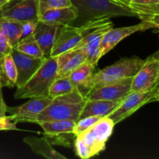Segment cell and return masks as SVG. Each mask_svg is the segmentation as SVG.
<instances>
[{
  "mask_svg": "<svg viewBox=\"0 0 159 159\" xmlns=\"http://www.w3.org/2000/svg\"><path fill=\"white\" fill-rule=\"evenodd\" d=\"M86 100V96L79 90L53 98L51 103L37 116L35 124L54 120L77 122Z\"/></svg>",
  "mask_w": 159,
  "mask_h": 159,
  "instance_id": "cell-1",
  "label": "cell"
},
{
  "mask_svg": "<svg viewBox=\"0 0 159 159\" xmlns=\"http://www.w3.org/2000/svg\"><path fill=\"white\" fill-rule=\"evenodd\" d=\"M71 2L78 9L77 20L81 18L85 20L84 23L94 18L110 19L116 16L138 18L133 9L119 0H71Z\"/></svg>",
  "mask_w": 159,
  "mask_h": 159,
  "instance_id": "cell-2",
  "label": "cell"
},
{
  "mask_svg": "<svg viewBox=\"0 0 159 159\" xmlns=\"http://www.w3.org/2000/svg\"><path fill=\"white\" fill-rule=\"evenodd\" d=\"M56 78L57 60L50 56L23 86L16 88L14 97L21 99L48 96V89Z\"/></svg>",
  "mask_w": 159,
  "mask_h": 159,
  "instance_id": "cell-3",
  "label": "cell"
},
{
  "mask_svg": "<svg viewBox=\"0 0 159 159\" xmlns=\"http://www.w3.org/2000/svg\"><path fill=\"white\" fill-rule=\"evenodd\" d=\"M144 62L145 60L140 58L138 56L120 59L113 65L93 74L91 89L106 84L134 77L144 65Z\"/></svg>",
  "mask_w": 159,
  "mask_h": 159,
  "instance_id": "cell-4",
  "label": "cell"
},
{
  "mask_svg": "<svg viewBox=\"0 0 159 159\" xmlns=\"http://www.w3.org/2000/svg\"><path fill=\"white\" fill-rule=\"evenodd\" d=\"M114 126L113 121L105 116L100 118L94 125L76 137L89 148L94 156L105 150L106 143L112 135Z\"/></svg>",
  "mask_w": 159,
  "mask_h": 159,
  "instance_id": "cell-5",
  "label": "cell"
},
{
  "mask_svg": "<svg viewBox=\"0 0 159 159\" xmlns=\"http://www.w3.org/2000/svg\"><path fill=\"white\" fill-rule=\"evenodd\" d=\"M155 94L153 89L130 93L107 117L111 119L116 125L131 116L141 107L153 102Z\"/></svg>",
  "mask_w": 159,
  "mask_h": 159,
  "instance_id": "cell-6",
  "label": "cell"
},
{
  "mask_svg": "<svg viewBox=\"0 0 159 159\" xmlns=\"http://www.w3.org/2000/svg\"><path fill=\"white\" fill-rule=\"evenodd\" d=\"M76 122L74 120H54L39 123L43 130V137L51 144L71 148L73 138H76L73 133Z\"/></svg>",
  "mask_w": 159,
  "mask_h": 159,
  "instance_id": "cell-7",
  "label": "cell"
},
{
  "mask_svg": "<svg viewBox=\"0 0 159 159\" xmlns=\"http://www.w3.org/2000/svg\"><path fill=\"white\" fill-rule=\"evenodd\" d=\"M159 28V24L154 21H141L136 25L112 28L102 37L100 47V58L115 48L124 39L137 32L145 31L149 29Z\"/></svg>",
  "mask_w": 159,
  "mask_h": 159,
  "instance_id": "cell-8",
  "label": "cell"
},
{
  "mask_svg": "<svg viewBox=\"0 0 159 159\" xmlns=\"http://www.w3.org/2000/svg\"><path fill=\"white\" fill-rule=\"evenodd\" d=\"M52 99L48 96L30 98L29 101L17 107H7L9 113L16 123H36L37 116L49 105Z\"/></svg>",
  "mask_w": 159,
  "mask_h": 159,
  "instance_id": "cell-9",
  "label": "cell"
},
{
  "mask_svg": "<svg viewBox=\"0 0 159 159\" xmlns=\"http://www.w3.org/2000/svg\"><path fill=\"white\" fill-rule=\"evenodd\" d=\"M132 80L133 78H127L92 89L87 94V99L121 100L130 93Z\"/></svg>",
  "mask_w": 159,
  "mask_h": 159,
  "instance_id": "cell-10",
  "label": "cell"
},
{
  "mask_svg": "<svg viewBox=\"0 0 159 159\" xmlns=\"http://www.w3.org/2000/svg\"><path fill=\"white\" fill-rule=\"evenodd\" d=\"M16 68L17 71V79L16 87L20 88L23 86L33 75L40 68L42 64L47 57H35L27 55L26 54L17 51L15 48H12L11 51Z\"/></svg>",
  "mask_w": 159,
  "mask_h": 159,
  "instance_id": "cell-11",
  "label": "cell"
},
{
  "mask_svg": "<svg viewBox=\"0 0 159 159\" xmlns=\"http://www.w3.org/2000/svg\"><path fill=\"white\" fill-rule=\"evenodd\" d=\"M0 17L19 22H37L39 20L37 0H20L11 6H5L0 9Z\"/></svg>",
  "mask_w": 159,
  "mask_h": 159,
  "instance_id": "cell-12",
  "label": "cell"
},
{
  "mask_svg": "<svg viewBox=\"0 0 159 159\" xmlns=\"http://www.w3.org/2000/svg\"><path fill=\"white\" fill-rule=\"evenodd\" d=\"M159 71V60L148 57L144 65L133 77L130 93L153 89Z\"/></svg>",
  "mask_w": 159,
  "mask_h": 159,
  "instance_id": "cell-13",
  "label": "cell"
},
{
  "mask_svg": "<svg viewBox=\"0 0 159 159\" xmlns=\"http://www.w3.org/2000/svg\"><path fill=\"white\" fill-rule=\"evenodd\" d=\"M57 78L68 77L75 68L86 61L84 48L72 49L57 56Z\"/></svg>",
  "mask_w": 159,
  "mask_h": 159,
  "instance_id": "cell-14",
  "label": "cell"
},
{
  "mask_svg": "<svg viewBox=\"0 0 159 159\" xmlns=\"http://www.w3.org/2000/svg\"><path fill=\"white\" fill-rule=\"evenodd\" d=\"M59 25L37 21L33 34L45 57H50Z\"/></svg>",
  "mask_w": 159,
  "mask_h": 159,
  "instance_id": "cell-15",
  "label": "cell"
},
{
  "mask_svg": "<svg viewBox=\"0 0 159 159\" xmlns=\"http://www.w3.org/2000/svg\"><path fill=\"white\" fill-rule=\"evenodd\" d=\"M79 12L75 6L46 11L39 16V21L56 25L71 24L77 20Z\"/></svg>",
  "mask_w": 159,
  "mask_h": 159,
  "instance_id": "cell-16",
  "label": "cell"
},
{
  "mask_svg": "<svg viewBox=\"0 0 159 159\" xmlns=\"http://www.w3.org/2000/svg\"><path fill=\"white\" fill-rule=\"evenodd\" d=\"M121 100L87 99L79 116V119L87 116H108L120 103Z\"/></svg>",
  "mask_w": 159,
  "mask_h": 159,
  "instance_id": "cell-17",
  "label": "cell"
},
{
  "mask_svg": "<svg viewBox=\"0 0 159 159\" xmlns=\"http://www.w3.org/2000/svg\"><path fill=\"white\" fill-rule=\"evenodd\" d=\"M130 7L141 21H154L159 17L158 0H130Z\"/></svg>",
  "mask_w": 159,
  "mask_h": 159,
  "instance_id": "cell-18",
  "label": "cell"
},
{
  "mask_svg": "<svg viewBox=\"0 0 159 159\" xmlns=\"http://www.w3.org/2000/svg\"><path fill=\"white\" fill-rule=\"evenodd\" d=\"M23 142L30 147L34 153L42 155L48 159H66V157L59 153L52 147V144H50L44 137L37 138L27 136L23 138Z\"/></svg>",
  "mask_w": 159,
  "mask_h": 159,
  "instance_id": "cell-19",
  "label": "cell"
},
{
  "mask_svg": "<svg viewBox=\"0 0 159 159\" xmlns=\"http://www.w3.org/2000/svg\"><path fill=\"white\" fill-rule=\"evenodd\" d=\"M94 65L85 61L80 66L74 70L70 74L68 77L71 80L78 89L82 93L83 90H86V93L89 92L92 87V80H93V71L95 68ZM87 96V95H86Z\"/></svg>",
  "mask_w": 159,
  "mask_h": 159,
  "instance_id": "cell-20",
  "label": "cell"
},
{
  "mask_svg": "<svg viewBox=\"0 0 159 159\" xmlns=\"http://www.w3.org/2000/svg\"><path fill=\"white\" fill-rule=\"evenodd\" d=\"M16 79V68L11 52L0 55V86L13 88Z\"/></svg>",
  "mask_w": 159,
  "mask_h": 159,
  "instance_id": "cell-21",
  "label": "cell"
},
{
  "mask_svg": "<svg viewBox=\"0 0 159 159\" xmlns=\"http://www.w3.org/2000/svg\"><path fill=\"white\" fill-rule=\"evenodd\" d=\"M0 26L12 48L21 39V22L0 17Z\"/></svg>",
  "mask_w": 159,
  "mask_h": 159,
  "instance_id": "cell-22",
  "label": "cell"
},
{
  "mask_svg": "<svg viewBox=\"0 0 159 159\" xmlns=\"http://www.w3.org/2000/svg\"><path fill=\"white\" fill-rule=\"evenodd\" d=\"M13 48L23 54L32 56V57H40V58L47 57L44 56L43 51H41L38 43L34 38L33 34L27 36L24 38L20 39V41L16 43V45Z\"/></svg>",
  "mask_w": 159,
  "mask_h": 159,
  "instance_id": "cell-23",
  "label": "cell"
},
{
  "mask_svg": "<svg viewBox=\"0 0 159 159\" xmlns=\"http://www.w3.org/2000/svg\"><path fill=\"white\" fill-rule=\"evenodd\" d=\"M75 90H79L77 87L73 84L69 77L56 78L48 89V97L55 98L57 96L69 93Z\"/></svg>",
  "mask_w": 159,
  "mask_h": 159,
  "instance_id": "cell-24",
  "label": "cell"
},
{
  "mask_svg": "<svg viewBox=\"0 0 159 159\" xmlns=\"http://www.w3.org/2000/svg\"><path fill=\"white\" fill-rule=\"evenodd\" d=\"M102 39V37L95 38L82 47L86 53V62L94 66H96L98 61L100 59V47Z\"/></svg>",
  "mask_w": 159,
  "mask_h": 159,
  "instance_id": "cell-25",
  "label": "cell"
},
{
  "mask_svg": "<svg viewBox=\"0 0 159 159\" xmlns=\"http://www.w3.org/2000/svg\"><path fill=\"white\" fill-rule=\"evenodd\" d=\"M37 3L39 16L50 9L68 7L73 5L71 0H37Z\"/></svg>",
  "mask_w": 159,
  "mask_h": 159,
  "instance_id": "cell-26",
  "label": "cell"
},
{
  "mask_svg": "<svg viewBox=\"0 0 159 159\" xmlns=\"http://www.w3.org/2000/svg\"><path fill=\"white\" fill-rule=\"evenodd\" d=\"M100 118L99 116H87V117L82 118L79 119V120L76 122L75 125L74 130H73V133L76 136L82 134V132L88 130L89 128L94 125Z\"/></svg>",
  "mask_w": 159,
  "mask_h": 159,
  "instance_id": "cell-27",
  "label": "cell"
},
{
  "mask_svg": "<svg viewBox=\"0 0 159 159\" xmlns=\"http://www.w3.org/2000/svg\"><path fill=\"white\" fill-rule=\"evenodd\" d=\"M75 151L79 158L82 159H88L93 156V152H91L89 148L79 138L76 137L75 140Z\"/></svg>",
  "mask_w": 159,
  "mask_h": 159,
  "instance_id": "cell-28",
  "label": "cell"
},
{
  "mask_svg": "<svg viewBox=\"0 0 159 159\" xmlns=\"http://www.w3.org/2000/svg\"><path fill=\"white\" fill-rule=\"evenodd\" d=\"M17 123L14 122L12 116L0 115V131L1 130H16Z\"/></svg>",
  "mask_w": 159,
  "mask_h": 159,
  "instance_id": "cell-29",
  "label": "cell"
},
{
  "mask_svg": "<svg viewBox=\"0 0 159 159\" xmlns=\"http://www.w3.org/2000/svg\"><path fill=\"white\" fill-rule=\"evenodd\" d=\"M37 23L34 21L21 22V39L34 34Z\"/></svg>",
  "mask_w": 159,
  "mask_h": 159,
  "instance_id": "cell-30",
  "label": "cell"
},
{
  "mask_svg": "<svg viewBox=\"0 0 159 159\" xmlns=\"http://www.w3.org/2000/svg\"><path fill=\"white\" fill-rule=\"evenodd\" d=\"M12 48H13L11 46L7 37L0 26V55L10 53Z\"/></svg>",
  "mask_w": 159,
  "mask_h": 159,
  "instance_id": "cell-31",
  "label": "cell"
},
{
  "mask_svg": "<svg viewBox=\"0 0 159 159\" xmlns=\"http://www.w3.org/2000/svg\"><path fill=\"white\" fill-rule=\"evenodd\" d=\"M2 89V87L0 86V115H6L8 107L5 102Z\"/></svg>",
  "mask_w": 159,
  "mask_h": 159,
  "instance_id": "cell-32",
  "label": "cell"
},
{
  "mask_svg": "<svg viewBox=\"0 0 159 159\" xmlns=\"http://www.w3.org/2000/svg\"><path fill=\"white\" fill-rule=\"evenodd\" d=\"M12 0H0V9L4 8L5 6H7Z\"/></svg>",
  "mask_w": 159,
  "mask_h": 159,
  "instance_id": "cell-33",
  "label": "cell"
},
{
  "mask_svg": "<svg viewBox=\"0 0 159 159\" xmlns=\"http://www.w3.org/2000/svg\"><path fill=\"white\" fill-rule=\"evenodd\" d=\"M153 90L155 92V93H156L158 91H159V71H158V77H157V79H156V82H155V86H154Z\"/></svg>",
  "mask_w": 159,
  "mask_h": 159,
  "instance_id": "cell-34",
  "label": "cell"
},
{
  "mask_svg": "<svg viewBox=\"0 0 159 159\" xmlns=\"http://www.w3.org/2000/svg\"><path fill=\"white\" fill-rule=\"evenodd\" d=\"M148 57L152 59H155V60H159V49L156 51V52L154 53L153 54H152V55Z\"/></svg>",
  "mask_w": 159,
  "mask_h": 159,
  "instance_id": "cell-35",
  "label": "cell"
},
{
  "mask_svg": "<svg viewBox=\"0 0 159 159\" xmlns=\"http://www.w3.org/2000/svg\"><path fill=\"white\" fill-rule=\"evenodd\" d=\"M155 101H158L159 102V91L157 92V93L155 94V96H154V99H153V102H155Z\"/></svg>",
  "mask_w": 159,
  "mask_h": 159,
  "instance_id": "cell-36",
  "label": "cell"
},
{
  "mask_svg": "<svg viewBox=\"0 0 159 159\" xmlns=\"http://www.w3.org/2000/svg\"><path fill=\"white\" fill-rule=\"evenodd\" d=\"M119 1L122 2H124V4H126L127 6H128L129 7H130V0H119ZM131 9V8H130Z\"/></svg>",
  "mask_w": 159,
  "mask_h": 159,
  "instance_id": "cell-37",
  "label": "cell"
},
{
  "mask_svg": "<svg viewBox=\"0 0 159 159\" xmlns=\"http://www.w3.org/2000/svg\"><path fill=\"white\" fill-rule=\"evenodd\" d=\"M155 22H156L157 23H158V24H159V17H158V18H157L156 20H155Z\"/></svg>",
  "mask_w": 159,
  "mask_h": 159,
  "instance_id": "cell-38",
  "label": "cell"
},
{
  "mask_svg": "<svg viewBox=\"0 0 159 159\" xmlns=\"http://www.w3.org/2000/svg\"><path fill=\"white\" fill-rule=\"evenodd\" d=\"M158 1H159V0H158Z\"/></svg>",
  "mask_w": 159,
  "mask_h": 159,
  "instance_id": "cell-39",
  "label": "cell"
}]
</instances>
